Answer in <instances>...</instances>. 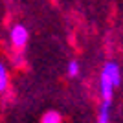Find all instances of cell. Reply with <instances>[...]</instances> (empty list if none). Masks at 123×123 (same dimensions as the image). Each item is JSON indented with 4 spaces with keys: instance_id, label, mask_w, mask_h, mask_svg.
Returning a JSON list of instances; mask_svg holds the SVG:
<instances>
[{
    "instance_id": "cell-1",
    "label": "cell",
    "mask_w": 123,
    "mask_h": 123,
    "mask_svg": "<svg viewBox=\"0 0 123 123\" xmlns=\"http://www.w3.org/2000/svg\"><path fill=\"white\" fill-rule=\"evenodd\" d=\"M9 39H11V44L20 50V48H24L26 44H28V41H30V33H28V30H26V26L15 24L13 28H11Z\"/></svg>"
},
{
    "instance_id": "cell-2",
    "label": "cell",
    "mask_w": 123,
    "mask_h": 123,
    "mask_svg": "<svg viewBox=\"0 0 123 123\" xmlns=\"http://www.w3.org/2000/svg\"><path fill=\"white\" fill-rule=\"evenodd\" d=\"M101 74H103V75H107L108 79L112 81V85L116 88L121 85V70H119V64H118V62H114V61L105 62L103 68H101Z\"/></svg>"
},
{
    "instance_id": "cell-3",
    "label": "cell",
    "mask_w": 123,
    "mask_h": 123,
    "mask_svg": "<svg viewBox=\"0 0 123 123\" xmlns=\"http://www.w3.org/2000/svg\"><path fill=\"white\" fill-rule=\"evenodd\" d=\"M114 85H112V81L108 79L107 75H99V92H101V101L103 103H110L112 105V101H114Z\"/></svg>"
},
{
    "instance_id": "cell-4",
    "label": "cell",
    "mask_w": 123,
    "mask_h": 123,
    "mask_svg": "<svg viewBox=\"0 0 123 123\" xmlns=\"http://www.w3.org/2000/svg\"><path fill=\"white\" fill-rule=\"evenodd\" d=\"M110 108H112L110 103H103L101 101L99 114H98V121H96V123H110Z\"/></svg>"
},
{
    "instance_id": "cell-5",
    "label": "cell",
    "mask_w": 123,
    "mask_h": 123,
    "mask_svg": "<svg viewBox=\"0 0 123 123\" xmlns=\"http://www.w3.org/2000/svg\"><path fill=\"white\" fill-rule=\"evenodd\" d=\"M9 86V72L2 61H0V94H4Z\"/></svg>"
},
{
    "instance_id": "cell-6",
    "label": "cell",
    "mask_w": 123,
    "mask_h": 123,
    "mask_svg": "<svg viewBox=\"0 0 123 123\" xmlns=\"http://www.w3.org/2000/svg\"><path fill=\"white\" fill-rule=\"evenodd\" d=\"M41 123H62V116L57 110H48L46 114H42Z\"/></svg>"
},
{
    "instance_id": "cell-7",
    "label": "cell",
    "mask_w": 123,
    "mask_h": 123,
    "mask_svg": "<svg viewBox=\"0 0 123 123\" xmlns=\"http://www.w3.org/2000/svg\"><path fill=\"white\" fill-rule=\"evenodd\" d=\"M79 72H81V66H79V62H77L75 59H72V61L68 62V66H66V74H68V77H77V75H79Z\"/></svg>"
}]
</instances>
